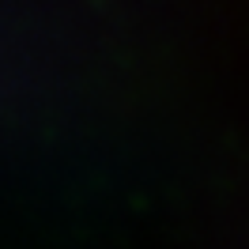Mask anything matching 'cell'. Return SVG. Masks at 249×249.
<instances>
[]
</instances>
